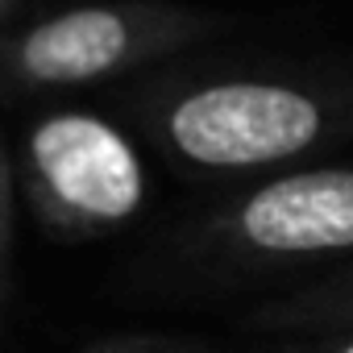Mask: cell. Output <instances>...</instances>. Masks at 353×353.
Instances as JSON below:
<instances>
[{"instance_id": "cell-1", "label": "cell", "mask_w": 353, "mask_h": 353, "mask_svg": "<svg viewBox=\"0 0 353 353\" xmlns=\"http://www.w3.org/2000/svg\"><path fill=\"white\" fill-rule=\"evenodd\" d=\"M26 192L63 233H100L145 204V166L133 141L96 112H50L26 133Z\"/></svg>"}, {"instance_id": "cell-2", "label": "cell", "mask_w": 353, "mask_h": 353, "mask_svg": "<svg viewBox=\"0 0 353 353\" xmlns=\"http://www.w3.org/2000/svg\"><path fill=\"white\" fill-rule=\"evenodd\" d=\"M324 129L320 104L270 79H221L174 96L158 133L174 158L200 170H250L303 154Z\"/></svg>"}, {"instance_id": "cell-3", "label": "cell", "mask_w": 353, "mask_h": 353, "mask_svg": "<svg viewBox=\"0 0 353 353\" xmlns=\"http://www.w3.org/2000/svg\"><path fill=\"white\" fill-rule=\"evenodd\" d=\"M192 34V17L158 5H83L0 42V75L26 88L108 79Z\"/></svg>"}, {"instance_id": "cell-4", "label": "cell", "mask_w": 353, "mask_h": 353, "mask_svg": "<svg viewBox=\"0 0 353 353\" xmlns=\"http://www.w3.org/2000/svg\"><path fill=\"white\" fill-rule=\"evenodd\" d=\"M229 233L279 258L353 250V170L283 174L229 212Z\"/></svg>"}, {"instance_id": "cell-5", "label": "cell", "mask_w": 353, "mask_h": 353, "mask_svg": "<svg viewBox=\"0 0 353 353\" xmlns=\"http://www.w3.org/2000/svg\"><path fill=\"white\" fill-rule=\"evenodd\" d=\"M9 212H13V174H9L5 150H0V250L9 241Z\"/></svg>"}, {"instance_id": "cell-6", "label": "cell", "mask_w": 353, "mask_h": 353, "mask_svg": "<svg viewBox=\"0 0 353 353\" xmlns=\"http://www.w3.org/2000/svg\"><path fill=\"white\" fill-rule=\"evenodd\" d=\"M13 5H17V0H0V21L9 17V9H13Z\"/></svg>"}]
</instances>
